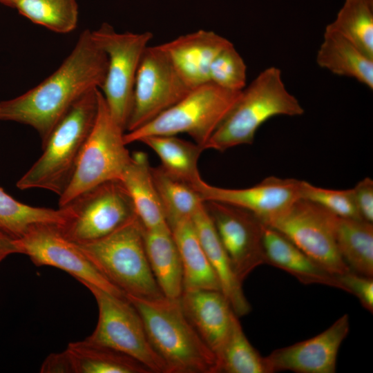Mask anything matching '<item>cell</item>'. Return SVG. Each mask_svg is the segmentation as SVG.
Instances as JSON below:
<instances>
[{
	"label": "cell",
	"mask_w": 373,
	"mask_h": 373,
	"mask_svg": "<svg viewBox=\"0 0 373 373\" xmlns=\"http://www.w3.org/2000/svg\"><path fill=\"white\" fill-rule=\"evenodd\" d=\"M142 142L153 150L161 161L160 166L171 176L191 186L201 178L198 161L204 150L195 142L176 135H153L142 138Z\"/></svg>",
	"instance_id": "4316f807"
},
{
	"label": "cell",
	"mask_w": 373,
	"mask_h": 373,
	"mask_svg": "<svg viewBox=\"0 0 373 373\" xmlns=\"http://www.w3.org/2000/svg\"><path fill=\"white\" fill-rule=\"evenodd\" d=\"M82 284L93 295L99 312L95 329L86 339L131 356L151 372L167 373L166 364L149 340L140 314L126 296Z\"/></svg>",
	"instance_id": "ba28073f"
},
{
	"label": "cell",
	"mask_w": 373,
	"mask_h": 373,
	"mask_svg": "<svg viewBox=\"0 0 373 373\" xmlns=\"http://www.w3.org/2000/svg\"><path fill=\"white\" fill-rule=\"evenodd\" d=\"M262 243L265 263L283 269L305 285L343 288L337 276L325 270L290 240L264 224Z\"/></svg>",
	"instance_id": "d6986e66"
},
{
	"label": "cell",
	"mask_w": 373,
	"mask_h": 373,
	"mask_svg": "<svg viewBox=\"0 0 373 373\" xmlns=\"http://www.w3.org/2000/svg\"><path fill=\"white\" fill-rule=\"evenodd\" d=\"M334 234L338 252L350 271L372 277V223L336 216Z\"/></svg>",
	"instance_id": "484cf974"
},
{
	"label": "cell",
	"mask_w": 373,
	"mask_h": 373,
	"mask_svg": "<svg viewBox=\"0 0 373 373\" xmlns=\"http://www.w3.org/2000/svg\"><path fill=\"white\" fill-rule=\"evenodd\" d=\"M125 131L111 115L99 90V106L91 132L79 157L73 177L59 196V207L82 193L111 180H121L131 154L126 148Z\"/></svg>",
	"instance_id": "52a82bcc"
},
{
	"label": "cell",
	"mask_w": 373,
	"mask_h": 373,
	"mask_svg": "<svg viewBox=\"0 0 373 373\" xmlns=\"http://www.w3.org/2000/svg\"><path fill=\"white\" fill-rule=\"evenodd\" d=\"M105 52L84 30L59 67L40 84L13 99L0 102V119L32 127L41 146L72 105L88 91L100 88L106 73Z\"/></svg>",
	"instance_id": "6da1fadb"
},
{
	"label": "cell",
	"mask_w": 373,
	"mask_h": 373,
	"mask_svg": "<svg viewBox=\"0 0 373 373\" xmlns=\"http://www.w3.org/2000/svg\"><path fill=\"white\" fill-rule=\"evenodd\" d=\"M241 91H231L211 82L192 88L173 106L146 124L125 132L126 144L153 135L188 134L204 149Z\"/></svg>",
	"instance_id": "8992f818"
},
{
	"label": "cell",
	"mask_w": 373,
	"mask_h": 373,
	"mask_svg": "<svg viewBox=\"0 0 373 373\" xmlns=\"http://www.w3.org/2000/svg\"><path fill=\"white\" fill-rule=\"evenodd\" d=\"M66 206L70 215L59 226L64 236L77 244L102 238L136 216L131 198L120 180L99 184Z\"/></svg>",
	"instance_id": "30bf717a"
},
{
	"label": "cell",
	"mask_w": 373,
	"mask_h": 373,
	"mask_svg": "<svg viewBox=\"0 0 373 373\" xmlns=\"http://www.w3.org/2000/svg\"><path fill=\"white\" fill-rule=\"evenodd\" d=\"M143 321L149 340L167 373H217L216 355L184 314L179 299L126 294Z\"/></svg>",
	"instance_id": "7a4b0ae2"
},
{
	"label": "cell",
	"mask_w": 373,
	"mask_h": 373,
	"mask_svg": "<svg viewBox=\"0 0 373 373\" xmlns=\"http://www.w3.org/2000/svg\"><path fill=\"white\" fill-rule=\"evenodd\" d=\"M304 113L299 101L286 88L281 71L271 66L261 71L246 86L204 146L225 151L253 143L259 127L277 115Z\"/></svg>",
	"instance_id": "277c9868"
},
{
	"label": "cell",
	"mask_w": 373,
	"mask_h": 373,
	"mask_svg": "<svg viewBox=\"0 0 373 373\" xmlns=\"http://www.w3.org/2000/svg\"><path fill=\"white\" fill-rule=\"evenodd\" d=\"M209 82L231 91H241L246 86L247 66L232 43L222 50L213 61Z\"/></svg>",
	"instance_id": "d6a6232c"
},
{
	"label": "cell",
	"mask_w": 373,
	"mask_h": 373,
	"mask_svg": "<svg viewBox=\"0 0 373 373\" xmlns=\"http://www.w3.org/2000/svg\"><path fill=\"white\" fill-rule=\"evenodd\" d=\"M16 0H0V3L14 8V4Z\"/></svg>",
	"instance_id": "f35d334b"
},
{
	"label": "cell",
	"mask_w": 373,
	"mask_h": 373,
	"mask_svg": "<svg viewBox=\"0 0 373 373\" xmlns=\"http://www.w3.org/2000/svg\"><path fill=\"white\" fill-rule=\"evenodd\" d=\"M144 233L135 216L111 233L78 245L104 277L125 295L160 298L164 295L148 261Z\"/></svg>",
	"instance_id": "5b68a950"
},
{
	"label": "cell",
	"mask_w": 373,
	"mask_h": 373,
	"mask_svg": "<svg viewBox=\"0 0 373 373\" xmlns=\"http://www.w3.org/2000/svg\"><path fill=\"white\" fill-rule=\"evenodd\" d=\"M179 300L184 314L218 361L236 314L228 300L220 291L200 289L183 291Z\"/></svg>",
	"instance_id": "ac0fdd59"
},
{
	"label": "cell",
	"mask_w": 373,
	"mask_h": 373,
	"mask_svg": "<svg viewBox=\"0 0 373 373\" xmlns=\"http://www.w3.org/2000/svg\"><path fill=\"white\" fill-rule=\"evenodd\" d=\"M14 8L34 23L57 33H69L77 25L76 0H16Z\"/></svg>",
	"instance_id": "1f68e13d"
},
{
	"label": "cell",
	"mask_w": 373,
	"mask_h": 373,
	"mask_svg": "<svg viewBox=\"0 0 373 373\" xmlns=\"http://www.w3.org/2000/svg\"><path fill=\"white\" fill-rule=\"evenodd\" d=\"M70 215L68 207L57 209L33 207L16 200L0 187V230L11 238H20L37 223L62 225Z\"/></svg>",
	"instance_id": "83f0119b"
},
{
	"label": "cell",
	"mask_w": 373,
	"mask_h": 373,
	"mask_svg": "<svg viewBox=\"0 0 373 373\" xmlns=\"http://www.w3.org/2000/svg\"><path fill=\"white\" fill-rule=\"evenodd\" d=\"M151 174L170 229L182 220L191 218L203 204L191 185L171 176L160 166L151 167Z\"/></svg>",
	"instance_id": "f1b7e54d"
},
{
	"label": "cell",
	"mask_w": 373,
	"mask_h": 373,
	"mask_svg": "<svg viewBox=\"0 0 373 373\" xmlns=\"http://www.w3.org/2000/svg\"><path fill=\"white\" fill-rule=\"evenodd\" d=\"M183 269V291H220L219 280L207 258L191 218L171 228Z\"/></svg>",
	"instance_id": "cb8c5ba5"
},
{
	"label": "cell",
	"mask_w": 373,
	"mask_h": 373,
	"mask_svg": "<svg viewBox=\"0 0 373 373\" xmlns=\"http://www.w3.org/2000/svg\"><path fill=\"white\" fill-rule=\"evenodd\" d=\"M336 216L311 201H296L282 216L268 225L286 236L328 272L340 275L350 271L336 242Z\"/></svg>",
	"instance_id": "4fadbf2b"
},
{
	"label": "cell",
	"mask_w": 373,
	"mask_h": 373,
	"mask_svg": "<svg viewBox=\"0 0 373 373\" xmlns=\"http://www.w3.org/2000/svg\"><path fill=\"white\" fill-rule=\"evenodd\" d=\"M64 352L70 373L151 372L131 356L86 338L68 343Z\"/></svg>",
	"instance_id": "d4e9b609"
},
{
	"label": "cell",
	"mask_w": 373,
	"mask_h": 373,
	"mask_svg": "<svg viewBox=\"0 0 373 373\" xmlns=\"http://www.w3.org/2000/svg\"><path fill=\"white\" fill-rule=\"evenodd\" d=\"M231 42L212 30H199L160 45L190 88L209 82L211 65Z\"/></svg>",
	"instance_id": "e0dca14e"
},
{
	"label": "cell",
	"mask_w": 373,
	"mask_h": 373,
	"mask_svg": "<svg viewBox=\"0 0 373 373\" xmlns=\"http://www.w3.org/2000/svg\"><path fill=\"white\" fill-rule=\"evenodd\" d=\"M42 373H70L69 362L64 351L50 354L43 362Z\"/></svg>",
	"instance_id": "8d00e7d4"
},
{
	"label": "cell",
	"mask_w": 373,
	"mask_h": 373,
	"mask_svg": "<svg viewBox=\"0 0 373 373\" xmlns=\"http://www.w3.org/2000/svg\"><path fill=\"white\" fill-rule=\"evenodd\" d=\"M300 196L302 199L317 204L338 217L362 219L354 201L352 189H325L302 181Z\"/></svg>",
	"instance_id": "836d02e7"
},
{
	"label": "cell",
	"mask_w": 373,
	"mask_h": 373,
	"mask_svg": "<svg viewBox=\"0 0 373 373\" xmlns=\"http://www.w3.org/2000/svg\"><path fill=\"white\" fill-rule=\"evenodd\" d=\"M133 202L136 216L145 229L169 227L152 178L147 154L135 151L120 180Z\"/></svg>",
	"instance_id": "44dd1931"
},
{
	"label": "cell",
	"mask_w": 373,
	"mask_h": 373,
	"mask_svg": "<svg viewBox=\"0 0 373 373\" xmlns=\"http://www.w3.org/2000/svg\"><path fill=\"white\" fill-rule=\"evenodd\" d=\"M91 32L108 60L105 79L99 90L111 115L126 132L138 66L153 35L149 31L118 32L107 23Z\"/></svg>",
	"instance_id": "9c48e42d"
},
{
	"label": "cell",
	"mask_w": 373,
	"mask_h": 373,
	"mask_svg": "<svg viewBox=\"0 0 373 373\" xmlns=\"http://www.w3.org/2000/svg\"><path fill=\"white\" fill-rule=\"evenodd\" d=\"M14 240L0 230V262L9 255L17 254Z\"/></svg>",
	"instance_id": "74e56055"
},
{
	"label": "cell",
	"mask_w": 373,
	"mask_h": 373,
	"mask_svg": "<svg viewBox=\"0 0 373 373\" xmlns=\"http://www.w3.org/2000/svg\"><path fill=\"white\" fill-rule=\"evenodd\" d=\"M201 244L219 280L222 293L238 317L248 314L251 308L244 294L242 283L235 275L204 202L191 218Z\"/></svg>",
	"instance_id": "ffe728a7"
},
{
	"label": "cell",
	"mask_w": 373,
	"mask_h": 373,
	"mask_svg": "<svg viewBox=\"0 0 373 373\" xmlns=\"http://www.w3.org/2000/svg\"><path fill=\"white\" fill-rule=\"evenodd\" d=\"M60 224L37 223L30 226L14 242L17 254L29 257L36 266L60 269L82 284L86 283L120 297L125 294L110 283L96 269L79 245L66 238Z\"/></svg>",
	"instance_id": "7c38bea8"
},
{
	"label": "cell",
	"mask_w": 373,
	"mask_h": 373,
	"mask_svg": "<svg viewBox=\"0 0 373 373\" xmlns=\"http://www.w3.org/2000/svg\"><path fill=\"white\" fill-rule=\"evenodd\" d=\"M354 201L361 218L373 222V180L365 178L352 189Z\"/></svg>",
	"instance_id": "d590c367"
},
{
	"label": "cell",
	"mask_w": 373,
	"mask_h": 373,
	"mask_svg": "<svg viewBox=\"0 0 373 373\" xmlns=\"http://www.w3.org/2000/svg\"><path fill=\"white\" fill-rule=\"evenodd\" d=\"M218 363V372L270 373L265 357L251 345L236 314Z\"/></svg>",
	"instance_id": "4dcf8cb0"
},
{
	"label": "cell",
	"mask_w": 373,
	"mask_h": 373,
	"mask_svg": "<svg viewBox=\"0 0 373 373\" xmlns=\"http://www.w3.org/2000/svg\"><path fill=\"white\" fill-rule=\"evenodd\" d=\"M99 95V89H93L72 105L41 146V156L17 181L18 189L64 192L95 124Z\"/></svg>",
	"instance_id": "3957f363"
},
{
	"label": "cell",
	"mask_w": 373,
	"mask_h": 373,
	"mask_svg": "<svg viewBox=\"0 0 373 373\" xmlns=\"http://www.w3.org/2000/svg\"><path fill=\"white\" fill-rule=\"evenodd\" d=\"M148 261L164 296L179 299L183 292V269L180 255L169 227L144 229Z\"/></svg>",
	"instance_id": "7402d4cb"
},
{
	"label": "cell",
	"mask_w": 373,
	"mask_h": 373,
	"mask_svg": "<svg viewBox=\"0 0 373 373\" xmlns=\"http://www.w3.org/2000/svg\"><path fill=\"white\" fill-rule=\"evenodd\" d=\"M232 269L242 283L258 266L265 264L264 223L244 209L216 201L204 202Z\"/></svg>",
	"instance_id": "5bb4252c"
},
{
	"label": "cell",
	"mask_w": 373,
	"mask_h": 373,
	"mask_svg": "<svg viewBox=\"0 0 373 373\" xmlns=\"http://www.w3.org/2000/svg\"><path fill=\"white\" fill-rule=\"evenodd\" d=\"M316 61L336 75L353 78L373 89V58L333 30L325 28Z\"/></svg>",
	"instance_id": "603a6c76"
},
{
	"label": "cell",
	"mask_w": 373,
	"mask_h": 373,
	"mask_svg": "<svg viewBox=\"0 0 373 373\" xmlns=\"http://www.w3.org/2000/svg\"><path fill=\"white\" fill-rule=\"evenodd\" d=\"M336 276L343 288V291L354 294L359 300L362 306L372 313V277L360 275L352 271Z\"/></svg>",
	"instance_id": "e575fe53"
},
{
	"label": "cell",
	"mask_w": 373,
	"mask_h": 373,
	"mask_svg": "<svg viewBox=\"0 0 373 373\" xmlns=\"http://www.w3.org/2000/svg\"><path fill=\"white\" fill-rule=\"evenodd\" d=\"M302 180L269 176L245 189H227L200 179L192 187L203 202L216 201L247 210L265 224L284 215L300 198Z\"/></svg>",
	"instance_id": "9a60e30c"
},
{
	"label": "cell",
	"mask_w": 373,
	"mask_h": 373,
	"mask_svg": "<svg viewBox=\"0 0 373 373\" xmlns=\"http://www.w3.org/2000/svg\"><path fill=\"white\" fill-rule=\"evenodd\" d=\"M349 330V316L344 314L319 334L274 350L265 356L269 372H335L338 352Z\"/></svg>",
	"instance_id": "2e32d148"
},
{
	"label": "cell",
	"mask_w": 373,
	"mask_h": 373,
	"mask_svg": "<svg viewBox=\"0 0 373 373\" xmlns=\"http://www.w3.org/2000/svg\"><path fill=\"white\" fill-rule=\"evenodd\" d=\"M191 90L160 45L148 46L137 71L126 132L150 122Z\"/></svg>",
	"instance_id": "8fae6325"
},
{
	"label": "cell",
	"mask_w": 373,
	"mask_h": 373,
	"mask_svg": "<svg viewBox=\"0 0 373 373\" xmlns=\"http://www.w3.org/2000/svg\"><path fill=\"white\" fill-rule=\"evenodd\" d=\"M325 28L373 58V0H345L336 19Z\"/></svg>",
	"instance_id": "f546056e"
}]
</instances>
